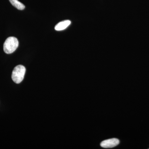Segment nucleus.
Here are the masks:
<instances>
[{
  "mask_svg": "<svg viewBox=\"0 0 149 149\" xmlns=\"http://www.w3.org/2000/svg\"><path fill=\"white\" fill-rule=\"evenodd\" d=\"M71 24V22L69 20H65L61 22L58 23L55 27V29L56 31H61L67 28Z\"/></svg>",
  "mask_w": 149,
  "mask_h": 149,
  "instance_id": "obj_4",
  "label": "nucleus"
},
{
  "mask_svg": "<svg viewBox=\"0 0 149 149\" xmlns=\"http://www.w3.org/2000/svg\"><path fill=\"white\" fill-rule=\"evenodd\" d=\"M120 143V141L118 139L113 138L105 140L101 143V146L105 148H114L116 146Z\"/></svg>",
  "mask_w": 149,
  "mask_h": 149,
  "instance_id": "obj_3",
  "label": "nucleus"
},
{
  "mask_svg": "<svg viewBox=\"0 0 149 149\" xmlns=\"http://www.w3.org/2000/svg\"><path fill=\"white\" fill-rule=\"evenodd\" d=\"M13 6L19 10H23L25 8V6L18 0H9Z\"/></svg>",
  "mask_w": 149,
  "mask_h": 149,
  "instance_id": "obj_5",
  "label": "nucleus"
},
{
  "mask_svg": "<svg viewBox=\"0 0 149 149\" xmlns=\"http://www.w3.org/2000/svg\"><path fill=\"white\" fill-rule=\"evenodd\" d=\"M26 69L23 65H19L15 68L12 74V79L14 83L19 84L24 79Z\"/></svg>",
  "mask_w": 149,
  "mask_h": 149,
  "instance_id": "obj_2",
  "label": "nucleus"
},
{
  "mask_svg": "<svg viewBox=\"0 0 149 149\" xmlns=\"http://www.w3.org/2000/svg\"><path fill=\"white\" fill-rule=\"evenodd\" d=\"M18 45V41L16 37H9L4 43V51L7 54L13 53L16 50Z\"/></svg>",
  "mask_w": 149,
  "mask_h": 149,
  "instance_id": "obj_1",
  "label": "nucleus"
}]
</instances>
